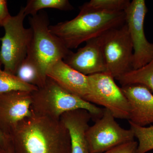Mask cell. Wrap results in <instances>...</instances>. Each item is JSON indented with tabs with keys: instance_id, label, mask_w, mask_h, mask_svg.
<instances>
[{
	"instance_id": "1",
	"label": "cell",
	"mask_w": 153,
	"mask_h": 153,
	"mask_svg": "<svg viewBox=\"0 0 153 153\" xmlns=\"http://www.w3.org/2000/svg\"><path fill=\"white\" fill-rule=\"evenodd\" d=\"M7 137L15 153H71L69 133L60 119L33 112Z\"/></svg>"
},
{
	"instance_id": "2",
	"label": "cell",
	"mask_w": 153,
	"mask_h": 153,
	"mask_svg": "<svg viewBox=\"0 0 153 153\" xmlns=\"http://www.w3.org/2000/svg\"><path fill=\"white\" fill-rule=\"evenodd\" d=\"M79 10L74 19L49 26L50 32L69 50L126 23L125 11L97 10L85 4L79 7Z\"/></svg>"
},
{
	"instance_id": "3",
	"label": "cell",
	"mask_w": 153,
	"mask_h": 153,
	"mask_svg": "<svg viewBox=\"0 0 153 153\" xmlns=\"http://www.w3.org/2000/svg\"><path fill=\"white\" fill-rule=\"evenodd\" d=\"M31 111L33 113L60 120L68 111L84 109L96 120L101 117L103 109L70 93L53 79L47 77L43 87L32 92Z\"/></svg>"
},
{
	"instance_id": "4",
	"label": "cell",
	"mask_w": 153,
	"mask_h": 153,
	"mask_svg": "<svg viewBox=\"0 0 153 153\" xmlns=\"http://www.w3.org/2000/svg\"><path fill=\"white\" fill-rule=\"evenodd\" d=\"M32 36L27 57L47 77L48 69L57 61L64 60L71 52L58 37L49 30L46 13H40L29 17Z\"/></svg>"
},
{
	"instance_id": "5",
	"label": "cell",
	"mask_w": 153,
	"mask_h": 153,
	"mask_svg": "<svg viewBox=\"0 0 153 153\" xmlns=\"http://www.w3.org/2000/svg\"><path fill=\"white\" fill-rule=\"evenodd\" d=\"M26 16L24 7L15 16H11L3 26L4 35L0 38V62L4 70L16 75L19 66L27 56L32 30L25 28Z\"/></svg>"
},
{
	"instance_id": "6",
	"label": "cell",
	"mask_w": 153,
	"mask_h": 153,
	"mask_svg": "<svg viewBox=\"0 0 153 153\" xmlns=\"http://www.w3.org/2000/svg\"><path fill=\"white\" fill-rule=\"evenodd\" d=\"M99 38L107 72L117 79L133 70V47L126 23L108 30Z\"/></svg>"
},
{
	"instance_id": "7",
	"label": "cell",
	"mask_w": 153,
	"mask_h": 153,
	"mask_svg": "<svg viewBox=\"0 0 153 153\" xmlns=\"http://www.w3.org/2000/svg\"><path fill=\"white\" fill-rule=\"evenodd\" d=\"M90 93L87 101L104 107L115 118L129 120L130 108L128 100L107 72L88 75Z\"/></svg>"
},
{
	"instance_id": "8",
	"label": "cell",
	"mask_w": 153,
	"mask_h": 153,
	"mask_svg": "<svg viewBox=\"0 0 153 153\" xmlns=\"http://www.w3.org/2000/svg\"><path fill=\"white\" fill-rule=\"evenodd\" d=\"M108 110L104 108L101 117L89 126L86 138L90 153H101L112 148L134 140L131 129L123 128Z\"/></svg>"
},
{
	"instance_id": "9",
	"label": "cell",
	"mask_w": 153,
	"mask_h": 153,
	"mask_svg": "<svg viewBox=\"0 0 153 153\" xmlns=\"http://www.w3.org/2000/svg\"><path fill=\"white\" fill-rule=\"evenodd\" d=\"M127 25L133 47V70L143 67L153 59V44L147 39L144 32L148 8L145 0H133L126 10Z\"/></svg>"
},
{
	"instance_id": "10",
	"label": "cell",
	"mask_w": 153,
	"mask_h": 153,
	"mask_svg": "<svg viewBox=\"0 0 153 153\" xmlns=\"http://www.w3.org/2000/svg\"><path fill=\"white\" fill-rule=\"evenodd\" d=\"M32 92L13 91L0 93V129L8 136L23 120L32 114Z\"/></svg>"
},
{
	"instance_id": "11",
	"label": "cell",
	"mask_w": 153,
	"mask_h": 153,
	"mask_svg": "<svg viewBox=\"0 0 153 153\" xmlns=\"http://www.w3.org/2000/svg\"><path fill=\"white\" fill-rule=\"evenodd\" d=\"M76 52L71 51L63 61L85 75L107 72L106 63L99 37L85 42Z\"/></svg>"
},
{
	"instance_id": "12",
	"label": "cell",
	"mask_w": 153,
	"mask_h": 153,
	"mask_svg": "<svg viewBox=\"0 0 153 153\" xmlns=\"http://www.w3.org/2000/svg\"><path fill=\"white\" fill-rule=\"evenodd\" d=\"M121 88L129 104V121L141 126L153 123V94L151 90L139 84L123 85Z\"/></svg>"
},
{
	"instance_id": "13",
	"label": "cell",
	"mask_w": 153,
	"mask_h": 153,
	"mask_svg": "<svg viewBox=\"0 0 153 153\" xmlns=\"http://www.w3.org/2000/svg\"><path fill=\"white\" fill-rule=\"evenodd\" d=\"M47 75L70 93L87 101L90 93L88 76L73 69L63 60L52 65Z\"/></svg>"
},
{
	"instance_id": "14",
	"label": "cell",
	"mask_w": 153,
	"mask_h": 153,
	"mask_svg": "<svg viewBox=\"0 0 153 153\" xmlns=\"http://www.w3.org/2000/svg\"><path fill=\"white\" fill-rule=\"evenodd\" d=\"M92 116L84 109H76L63 114L60 120L68 131L71 153H90L86 131Z\"/></svg>"
},
{
	"instance_id": "15",
	"label": "cell",
	"mask_w": 153,
	"mask_h": 153,
	"mask_svg": "<svg viewBox=\"0 0 153 153\" xmlns=\"http://www.w3.org/2000/svg\"><path fill=\"white\" fill-rule=\"evenodd\" d=\"M117 79L122 86L141 84L153 92V59L143 67L136 70H132Z\"/></svg>"
},
{
	"instance_id": "16",
	"label": "cell",
	"mask_w": 153,
	"mask_h": 153,
	"mask_svg": "<svg viewBox=\"0 0 153 153\" xmlns=\"http://www.w3.org/2000/svg\"><path fill=\"white\" fill-rule=\"evenodd\" d=\"M16 75L23 82L38 88L44 86L47 78L42 75L36 65L27 57L19 66Z\"/></svg>"
},
{
	"instance_id": "17",
	"label": "cell",
	"mask_w": 153,
	"mask_h": 153,
	"mask_svg": "<svg viewBox=\"0 0 153 153\" xmlns=\"http://www.w3.org/2000/svg\"><path fill=\"white\" fill-rule=\"evenodd\" d=\"M45 8L66 11L72 10L73 7L68 0H28L24 10L26 16H35L39 11Z\"/></svg>"
},
{
	"instance_id": "18",
	"label": "cell",
	"mask_w": 153,
	"mask_h": 153,
	"mask_svg": "<svg viewBox=\"0 0 153 153\" xmlns=\"http://www.w3.org/2000/svg\"><path fill=\"white\" fill-rule=\"evenodd\" d=\"M0 62V93L13 91H24L33 92L38 88L23 82L16 75L10 74L1 69Z\"/></svg>"
},
{
	"instance_id": "19",
	"label": "cell",
	"mask_w": 153,
	"mask_h": 153,
	"mask_svg": "<svg viewBox=\"0 0 153 153\" xmlns=\"http://www.w3.org/2000/svg\"><path fill=\"white\" fill-rule=\"evenodd\" d=\"M130 129L138 140L137 153H146L153 150V126H141L129 121Z\"/></svg>"
},
{
	"instance_id": "20",
	"label": "cell",
	"mask_w": 153,
	"mask_h": 153,
	"mask_svg": "<svg viewBox=\"0 0 153 153\" xmlns=\"http://www.w3.org/2000/svg\"><path fill=\"white\" fill-rule=\"evenodd\" d=\"M129 0H91L85 4L91 8L110 11H125L130 3Z\"/></svg>"
},
{
	"instance_id": "21",
	"label": "cell",
	"mask_w": 153,
	"mask_h": 153,
	"mask_svg": "<svg viewBox=\"0 0 153 153\" xmlns=\"http://www.w3.org/2000/svg\"><path fill=\"white\" fill-rule=\"evenodd\" d=\"M138 142L134 140L122 144L101 153H137Z\"/></svg>"
},
{
	"instance_id": "22",
	"label": "cell",
	"mask_w": 153,
	"mask_h": 153,
	"mask_svg": "<svg viewBox=\"0 0 153 153\" xmlns=\"http://www.w3.org/2000/svg\"><path fill=\"white\" fill-rule=\"evenodd\" d=\"M11 16L8 9L7 1L0 0V27H3Z\"/></svg>"
},
{
	"instance_id": "23",
	"label": "cell",
	"mask_w": 153,
	"mask_h": 153,
	"mask_svg": "<svg viewBox=\"0 0 153 153\" xmlns=\"http://www.w3.org/2000/svg\"><path fill=\"white\" fill-rule=\"evenodd\" d=\"M0 153H15L10 139L5 146L3 147L0 146Z\"/></svg>"
},
{
	"instance_id": "24",
	"label": "cell",
	"mask_w": 153,
	"mask_h": 153,
	"mask_svg": "<svg viewBox=\"0 0 153 153\" xmlns=\"http://www.w3.org/2000/svg\"><path fill=\"white\" fill-rule=\"evenodd\" d=\"M9 141L8 138L6 137L0 129V146H5Z\"/></svg>"
}]
</instances>
